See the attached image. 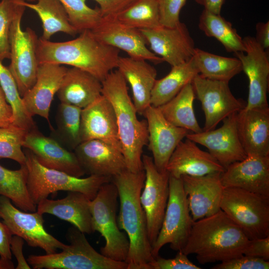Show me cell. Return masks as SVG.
Listing matches in <instances>:
<instances>
[{"mask_svg": "<svg viewBox=\"0 0 269 269\" xmlns=\"http://www.w3.org/2000/svg\"><path fill=\"white\" fill-rule=\"evenodd\" d=\"M145 177L144 169L136 172L126 169L112 178L120 200L118 226L126 232L130 242L125 261L128 269H151L150 264L155 260L148 238L145 213L140 201Z\"/></svg>", "mask_w": 269, "mask_h": 269, "instance_id": "1", "label": "cell"}, {"mask_svg": "<svg viewBox=\"0 0 269 269\" xmlns=\"http://www.w3.org/2000/svg\"><path fill=\"white\" fill-rule=\"evenodd\" d=\"M77 38L63 42L38 38L39 64L68 65L89 72L101 82L117 67L120 50L98 40L90 30Z\"/></svg>", "mask_w": 269, "mask_h": 269, "instance_id": "2", "label": "cell"}, {"mask_svg": "<svg viewBox=\"0 0 269 269\" xmlns=\"http://www.w3.org/2000/svg\"><path fill=\"white\" fill-rule=\"evenodd\" d=\"M249 241L240 228L220 210L193 222L181 251L187 256L195 254L202 265L221 262L243 255Z\"/></svg>", "mask_w": 269, "mask_h": 269, "instance_id": "3", "label": "cell"}, {"mask_svg": "<svg viewBox=\"0 0 269 269\" xmlns=\"http://www.w3.org/2000/svg\"><path fill=\"white\" fill-rule=\"evenodd\" d=\"M127 83L118 70L112 71L102 82V94L110 101L115 111L127 169L136 172L143 169L142 154L148 142L147 124L146 120L138 119Z\"/></svg>", "mask_w": 269, "mask_h": 269, "instance_id": "4", "label": "cell"}, {"mask_svg": "<svg viewBox=\"0 0 269 269\" xmlns=\"http://www.w3.org/2000/svg\"><path fill=\"white\" fill-rule=\"evenodd\" d=\"M27 175L26 186L33 202L37 205L52 193L60 191H76L93 199L100 188L112 181L110 177L90 175L77 177L65 172L47 168L40 164L29 149L24 151Z\"/></svg>", "mask_w": 269, "mask_h": 269, "instance_id": "5", "label": "cell"}, {"mask_svg": "<svg viewBox=\"0 0 269 269\" xmlns=\"http://www.w3.org/2000/svg\"><path fill=\"white\" fill-rule=\"evenodd\" d=\"M67 238L70 244L61 252L30 255L29 265L34 269H128L125 262L113 260L96 251L75 227L69 229Z\"/></svg>", "mask_w": 269, "mask_h": 269, "instance_id": "6", "label": "cell"}, {"mask_svg": "<svg viewBox=\"0 0 269 269\" xmlns=\"http://www.w3.org/2000/svg\"><path fill=\"white\" fill-rule=\"evenodd\" d=\"M118 198L117 188L112 181L101 186L90 202L92 227L93 232H99L105 240L100 253L113 260L125 262L130 242L126 233L121 231L118 226Z\"/></svg>", "mask_w": 269, "mask_h": 269, "instance_id": "7", "label": "cell"}, {"mask_svg": "<svg viewBox=\"0 0 269 269\" xmlns=\"http://www.w3.org/2000/svg\"><path fill=\"white\" fill-rule=\"evenodd\" d=\"M220 209L249 240L269 236V197L235 187H225Z\"/></svg>", "mask_w": 269, "mask_h": 269, "instance_id": "8", "label": "cell"}, {"mask_svg": "<svg viewBox=\"0 0 269 269\" xmlns=\"http://www.w3.org/2000/svg\"><path fill=\"white\" fill-rule=\"evenodd\" d=\"M193 222L181 178L169 174L168 199L160 229L152 246L153 257L158 256L160 249L166 244L174 251H182Z\"/></svg>", "mask_w": 269, "mask_h": 269, "instance_id": "9", "label": "cell"}, {"mask_svg": "<svg viewBox=\"0 0 269 269\" xmlns=\"http://www.w3.org/2000/svg\"><path fill=\"white\" fill-rule=\"evenodd\" d=\"M23 13L18 14L10 27L9 42L10 63L7 67L22 97L34 84L38 62L36 49L38 38L30 28L23 31L21 21Z\"/></svg>", "mask_w": 269, "mask_h": 269, "instance_id": "10", "label": "cell"}, {"mask_svg": "<svg viewBox=\"0 0 269 269\" xmlns=\"http://www.w3.org/2000/svg\"><path fill=\"white\" fill-rule=\"evenodd\" d=\"M0 218L12 235L21 237L29 246L39 248L46 254L55 253L66 245L46 231L43 214L38 211L20 210L9 199L2 195L0 196Z\"/></svg>", "mask_w": 269, "mask_h": 269, "instance_id": "11", "label": "cell"}, {"mask_svg": "<svg viewBox=\"0 0 269 269\" xmlns=\"http://www.w3.org/2000/svg\"><path fill=\"white\" fill-rule=\"evenodd\" d=\"M142 161L145 177L140 201L145 213L148 238L152 247L160 229L167 204L169 173L166 170L158 171L152 157L149 156L142 155Z\"/></svg>", "mask_w": 269, "mask_h": 269, "instance_id": "12", "label": "cell"}, {"mask_svg": "<svg viewBox=\"0 0 269 269\" xmlns=\"http://www.w3.org/2000/svg\"><path fill=\"white\" fill-rule=\"evenodd\" d=\"M191 84L205 115L203 131L215 129L225 118L238 113L246 106L244 101L233 95L229 82L208 79L198 74Z\"/></svg>", "mask_w": 269, "mask_h": 269, "instance_id": "13", "label": "cell"}, {"mask_svg": "<svg viewBox=\"0 0 269 269\" xmlns=\"http://www.w3.org/2000/svg\"><path fill=\"white\" fill-rule=\"evenodd\" d=\"M245 52L234 53L242 64L249 80V94L246 109L269 107L267 94L269 80V57L255 37L243 38Z\"/></svg>", "mask_w": 269, "mask_h": 269, "instance_id": "14", "label": "cell"}, {"mask_svg": "<svg viewBox=\"0 0 269 269\" xmlns=\"http://www.w3.org/2000/svg\"><path fill=\"white\" fill-rule=\"evenodd\" d=\"M150 50L171 66L185 63L193 56L194 40L186 24L180 22L172 27L161 26L140 29Z\"/></svg>", "mask_w": 269, "mask_h": 269, "instance_id": "15", "label": "cell"}, {"mask_svg": "<svg viewBox=\"0 0 269 269\" xmlns=\"http://www.w3.org/2000/svg\"><path fill=\"white\" fill-rule=\"evenodd\" d=\"M102 42L126 52L130 57L149 61L155 64L163 59L147 47V43L139 29L128 26L115 17H102L91 30Z\"/></svg>", "mask_w": 269, "mask_h": 269, "instance_id": "16", "label": "cell"}, {"mask_svg": "<svg viewBox=\"0 0 269 269\" xmlns=\"http://www.w3.org/2000/svg\"><path fill=\"white\" fill-rule=\"evenodd\" d=\"M237 114L223 120V125L217 129L188 133L186 138L200 144L225 168L247 157L241 143L237 126Z\"/></svg>", "mask_w": 269, "mask_h": 269, "instance_id": "17", "label": "cell"}, {"mask_svg": "<svg viewBox=\"0 0 269 269\" xmlns=\"http://www.w3.org/2000/svg\"><path fill=\"white\" fill-rule=\"evenodd\" d=\"M143 115L147 122V145L154 164L158 171H165L172 153L189 131L169 122L158 107L150 105Z\"/></svg>", "mask_w": 269, "mask_h": 269, "instance_id": "18", "label": "cell"}, {"mask_svg": "<svg viewBox=\"0 0 269 269\" xmlns=\"http://www.w3.org/2000/svg\"><path fill=\"white\" fill-rule=\"evenodd\" d=\"M22 146L30 150L44 167L77 177L85 174L74 152L68 150L56 139L45 136L37 128L27 132Z\"/></svg>", "mask_w": 269, "mask_h": 269, "instance_id": "19", "label": "cell"}, {"mask_svg": "<svg viewBox=\"0 0 269 269\" xmlns=\"http://www.w3.org/2000/svg\"><path fill=\"white\" fill-rule=\"evenodd\" d=\"M67 69L62 65L39 64L34 84L21 97L28 114L32 117L37 115L45 119L52 131L54 129L49 119L51 104Z\"/></svg>", "mask_w": 269, "mask_h": 269, "instance_id": "20", "label": "cell"}, {"mask_svg": "<svg viewBox=\"0 0 269 269\" xmlns=\"http://www.w3.org/2000/svg\"><path fill=\"white\" fill-rule=\"evenodd\" d=\"M221 174L181 176L193 221L211 216L221 210L220 203L225 188Z\"/></svg>", "mask_w": 269, "mask_h": 269, "instance_id": "21", "label": "cell"}, {"mask_svg": "<svg viewBox=\"0 0 269 269\" xmlns=\"http://www.w3.org/2000/svg\"><path fill=\"white\" fill-rule=\"evenodd\" d=\"M224 187H235L269 197V156L247 155L221 174Z\"/></svg>", "mask_w": 269, "mask_h": 269, "instance_id": "22", "label": "cell"}, {"mask_svg": "<svg viewBox=\"0 0 269 269\" xmlns=\"http://www.w3.org/2000/svg\"><path fill=\"white\" fill-rule=\"evenodd\" d=\"M80 136L81 142L99 139L122 150L115 111L102 94L82 109Z\"/></svg>", "mask_w": 269, "mask_h": 269, "instance_id": "23", "label": "cell"}, {"mask_svg": "<svg viewBox=\"0 0 269 269\" xmlns=\"http://www.w3.org/2000/svg\"><path fill=\"white\" fill-rule=\"evenodd\" d=\"M74 153L85 173L112 178L127 169L121 149L99 139L81 142Z\"/></svg>", "mask_w": 269, "mask_h": 269, "instance_id": "24", "label": "cell"}, {"mask_svg": "<svg viewBox=\"0 0 269 269\" xmlns=\"http://www.w3.org/2000/svg\"><path fill=\"white\" fill-rule=\"evenodd\" d=\"M196 144L187 138L179 143L166 167L170 175L180 178L183 175L200 176L224 171L225 168L208 151Z\"/></svg>", "mask_w": 269, "mask_h": 269, "instance_id": "25", "label": "cell"}, {"mask_svg": "<svg viewBox=\"0 0 269 269\" xmlns=\"http://www.w3.org/2000/svg\"><path fill=\"white\" fill-rule=\"evenodd\" d=\"M239 137L247 155L269 156V107L237 114Z\"/></svg>", "mask_w": 269, "mask_h": 269, "instance_id": "26", "label": "cell"}, {"mask_svg": "<svg viewBox=\"0 0 269 269\" xmlns=\"http://www.w3.org/2000/svg\"><path fill=\"white\" fill-rule=\"evenodd\" d=\"M117 68L131 87L137 113L143 115L150 105L151 91L156 79L155 68L146 60L120 56Z\"/></svg>", "mask_w": 269, "mask_h": 269, "instance_id": "27", "label": "cell"}, {"mask_svg": "<svg viewBox=\"0 0 269 269\" xmlns=\"http://www.w3.org/2000/svg\"><path fill=\"white\" fill-rule=\"evenodd\" d=\"M90 201L83 193L70 191L62 199L52 200L47 198L40 201L37 204V211L42 214L55 216L71 223L84 234H91L93 231Z\"/></svg>", "mask_w": 269, "mask_h": 269, "instance_id": "28", "label": "cell"}, {"mask_svg": "<svg viewBox=\"0 0 269 269\" xmlns=\"http://www.w3.org/2000/svg\"><path fill=\"white\" fill-rule=\"evenodd\" d=\"M102 82L76 67L67 69L56 94L61 103L83 109L102 95Z\"/></svg>", "mask_w": 269, "mask_h": 269, "instance_id": "29", "label": "cell"}, {"mask_svg": "<svg viewBox=\"0 0 269 269\" xmlns=\"http://www.w3.org/2000/svg\"><path fill=\"white\" fill-rule=\"evenodd\" d=\"M199 74L192 57L188 61L171 66L164 77L156 79L150 98V105L158 107L174 98L186 85L192 83Z\"/></svg>", "mask_w": 269, "mask_h": 269, "instance_id": "30", "label": "cell"}, {"mask_svg": "<svg viewBox=\"0 0 269 269\" xmlns=\"http://www.w3.org/2000/svg\"><path fill=\"white\" fill-rule=\"evenodd\" d=\"M195 97L192 85L189 83L171 100L158 108L171 124L193 133H200L203 129L198 123L193 109Z\"/></svg>", "mask_w": 269, "mask_h": 269, "instance_id": "31", "label": "cell"}, {"mask_svg": "<svg viewBox=\"0 0 269 269\" xmlns=\"http://www.w3.org/2000/svg\"><path fill=\"white\" fill-rule=\"evenodd\" d=\"M21 3L26 7L35 11L42 24L43 34L41 38L49 40L58 32L71 36L78 33L71 24L68 15L58 0H37L36 3H31L21 0Z\"/></svg>", "mask_w": 269, "mask_h": 269, "instance_id": "32", "label": "cell"}, {"mask_svg": "<svg viewBox=\"0 0 269 269\" xmlns=\"http://www.w3.org/2000/svg\"><path fill=\"white\" fill-rule=\"evenodd\" d=\"M192 58L199 74L208 79L229 82L242 71L241 63L236 57L222 56L195 48Z\"/></svg>", "mask_w": 269, "mask_h": 269, "instance_id": "33", "label": "cell"}, {"mask_svg": "<svg viewBox=\"0 0 269 269\" xmlns=\"http://www.w3.org/2000/svg\"><path fill=\"white\" fill-rule=\"evenodd\" d=\"M198 27L207 36L216 38L227 51L234 53L245 52L243 38L231 23L220 14L203 9L199 16Z\"/></svg>", "mask_w": 269, "mask_h": 269, "instance_id": "34", "label": "cell"}, {"mask_svg": "<svg viewBox=\"0 0 269 269\" xmlns=\"http://www.w3.org/2000/svg\"><path fill=\"white\" fill-rule=\"evenodd\" d=\"M25 165L17 170L8 169L0 165V196L9 199L13 204L25 212H35L36 205L32 200L26 186Z\"/></svg>", "mask_w": 269, "mask_h": 269, "instance_id": "35", "label": "cell"}, {"mask_svg": "<svg viewBox=\"0 0 269 269\" xmlns=\"http://www.w3.org/2000/svg\"><path fill=\"white\" fill-rule=\"evenodd\" d=\"M115 18L128 26L139 30L161 26L158 0H135Z\"/></svg>", "mask_w": 269, "mask_h": 269, "instance_id": "36", "label": "cell"}, {"mask_svg": "<svg viewBox=\"0 0 269 269\" xmlns=\"http://www.w3.org/2000/svg\"><path fill=\"white\" fill-rule=\"evenodd\" d=\"M0 86L13 111L12 124L27 132L36 128L34 122L25 109L16 84L7 67L0 61Z\"/></svg>", "mask_w": 269, "mask_h": 269, "instance_id": "37", "label": "cell"}, {"mask_svg": "<svg viewBox=\"0 0 269 269\" xmlns=\"http://www.w3.org/2000/svg\"><path fill=\"white\" fill-rule=\"evenodd\" d=\"M81 108L60 103L56 115V132L62 142L74 149L81 142L80 126Z\"/></svg>", "mask_w": 269, "mask_h": 269, "instance_id": "38", "label": "cell"}, {"mask_svg": "<svg viewBox=\"0 0 269 269\" xmlns=\"http://www.w3.org/2000/svg\"><path fill=\"white\" fill-rule=\"evenodd\" d=\"M64 8L71 24L78 33L94 28L102 18L99 8H92L86 0H58Z\"/></svg>", "mask_w": 269, "mask_h": 269, "instance_id": "39", "label": "cell"}, {"mask_svg": "<svg viewBox=\"0 0 269 269\" xmlns=\"http://www.w3.org/2000/svg\"><path fill=\"white\" fill-rule=\"evenodd\" d=\"M27 132L13 124L0 127V159L8 158L20 165L25 164L26 158L22 147Z\"/></svg>", "mask_w": 269, "mask_h": 269, "instance_id": "40", "label": "cell"}, {"mask_svg": "<svg viewBox=\"0 0 269 269\" xmlns=\"http://www.w3.org/2000/svg\"><path fill=\"white\" fill-rule=\"evenodd\" d=\"M25 6L21 0H0V61L10 58L9 35L11 25L16 17L24 13Z\"/></svg>", "mask_w": 269, "mask_h": 269, "instance_id": "41", "label": "cell"}, {"mask_svg": "<svg viewBox=\"0 0 269 269\" xmlns=\"http://www.w3.org/2000/svg\"><path fill=\"white\" fill-rule=\"evenodd\" d=\"M187 0H158L159 21L161 26L172 27L180 22V13Z\"/></svg>", "mask_w": 269, "mask_h": 269, "instance_id": "42", "label": "cell"}, {"mask_svg": "<svg viewBox=\"0 0 269 269\" xmlns=\"http://www.w3.org/2000/svg\"><path fill=\"white\" fill-rule=\"evenodd\" d=\"M212 269H268L269 262L264 259L243 255L221 262Z\"/></svg>", "mask_w": 269, "mask_h": 269, "instance_id": "43", "label": "cell"}, {"mask_svg": "<svg viewBox=\"0 0 269 269\" xmlns=\"http://www.w3.org/2000/svg\"><path fill=\"white\" fill-rule=\"evenodd\" d=\"M151 269H200L187 258L181 251H178L175 258L165 259L157 256L150 264Z\"/></svg>", "mask_w": 269, "mask_h": 269, "instance_id": "44", "label": "cell"}, {"mask_svg": "<svg viewBox=\"0 0 269 269\" xmlns=\"http://www.w3.org/2000/svg\"><path fill=\"white\" fill-rule=\"evenodd\" d=\"M12 236L6 225L0 221V261L5 269L15 268L11 261L10 240Z\"/></svg>", "mask_w": 269, "mask_h": 269, "instance_id": "45", "label": "cell"}, {"mask_svg": "<svg viewBox=\"0 0 269 269\" xmlns=\"http://www.w3.org/2000/svg\"><path fill=\"white\" fill-rule=\"evenodd\" d=\"M243 255L269 260V236L250 240L243 251Z\"/></svg>", "mask_w": 269, "mask_h": 269, "instance_id": "46", "label": "cell"}, {"mask_svg": "<svg viewBox=\"0 0 269 269\" xmlns=\"http://www.w3.org/2000/svg\"><path fill=\"white\" fill-rule=\"evenodd\" d=\"M100 5L103 17H116L135 0H94Z\"/></svg>", "mask_w": 269, "mask_h": 269, "instance_id": "47", "label": "cell"}, {"mask_svg": "<svg viewBox=\"0 0 269 269\" xmlns=\"http://www.w3.org/2000/svg\"><path fill=\"white\" fill-rule=\"evenodd\" d=\"M24 240L21 237L12 235L10 240V250L17 261L16 269H29L30 266L25 260L23 254Z\"/></svg>", "mask_w": 269, "mask_h": 269, "instance_id": "48", "label": "cell"}, {"mask_svg": "<svg viewBox=\"0 0 269 269\" xmlns=\"http://www.w3.org/2000/svg\"><path fill=\"white\" fill-rule=\"evenodd\" d=\"M13 120L12 109L7 102L4 93L0 86V127L12 124Z\"/></svg>", "mask_w": 269, "mask_h": 269, "instance_id": "49", "label": "cell"}, {"mask_svg": "<svg viewBox=\"0 0 269 269\" xmlns=\"http://www.w3.org/2000/svg\"><path fill=\"white\" fill-rule=\"evenodd\" d=\"M256 41L265 50L269 48V21L259 22L256 26Z\"/></svg>", "mask_w": 269, "mask_h": 269, "instance_id": "50", "label": "cell"}, {"mask_svg": "<svg viewBox=\"0 0 269 269\" xmlns=\"http://www.w3.org/2000/svg\"><path fill=\"white\" fill-rule=\"evenodd\" d=\"M204 9L215 14H220L225 0H195Z\"/></svg>", "mask_w": 269, "mask_h": 269, "instance_id": "51", "label": "cell"}, {"mask_svg": "<svg viewBox=\"0 0 269 269\" xmlns=\"http://www.w3.org/2000/svg\"><path fill=\"white\" fill-rule=\"evenodd\" d=\"M0 269H5V268L3 264L0 261Z\"/></svg>", "mask_w": 269, "mask_h": 269, "instance_id": "52", "label": "cell"}, {"mask_svg": "<svg viewBox=\"0 0 269 269\" xmlns=\"http://www.w3.org/2000/svg\"><path fill=\"white\" fill-rule=\"evenodd\" d=\"M23 0V1H37V0Z\"/></svg>", "mask_w": 269, "mask_h": 269, "instance_id": "53", "label": "cell"}]
</instances>
